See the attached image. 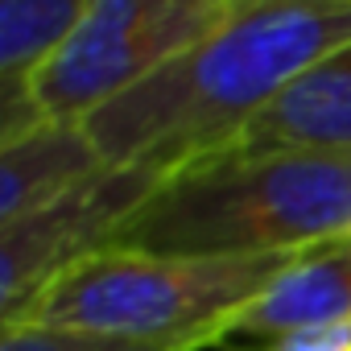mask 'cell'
<instances>
[{
  "instance_id": "11",
  "label": "cell",
  "mask_w": 351,
  "mask_h": 351,
  "mask_svg": "<svg viewBox=\"0 0 351 351\" xmlns=\"http://www.w3.org/2000/svg\"><path fill=\"white\" fill-rule=\"evenodd\" d=\"M232 351H351V322L318 326V330H298L265 343H228Z\"/></svg>"
},
{
  "instance_id": "8",
  "label": "cell",
  "mask_w": 351,
  "mask_h": 351,
  "mask_svg": "<svg viewBox=\"0 0 351 351\" xmlns=\"http://www.w3.org/2000/svg\"><path fill=\"white\" fill-rule=\"evenodd\" d=\"M91 0H0V145L38 128L29 83L79 29Z\"/></svg>"
},
{
  "instance_id": "6",
  "label": "cell",
  "mask_w": 351,
  "mask_h": 351,
  "mask_svg": "<svg viewBox=\"0 0 351 351\" xmlns=\"http://www.w3.org/2000/svg\"><path fill=\"white\" fill-rule=\"evenodd\" d=\"M223 153H351V46L298 75Z\"/></svg>"
},
{
  "instance_id": "2",
  "label": "cell",
  "mask_w": 351,
  "mask_h": 351,
  "mask_svg": "<svg viewBox=\"0 0 351 351\" xmlns=\"http://www.w3.org/2000/svg\"><path fill=\"white\" fill-rule=\"evenodd\" d=\"M351 236V153H215L116 228L108 248L157 256L306 252Z\"/></svg>"
},
{
  "instance_id": "1",
  "label": "cell",
  "mask_w": 351,
  "mask_h": 351,
  "mask_svg": "<svg viewBox=\"0 0 351 351\" xmlns=\"http://www.w3.org/2000/svg\"><path fill=\"white\" fill-rule=\"evenodd\" d=\"M351 46V0H236L186 54L83 120L104 165L161 178L223 153L298 75Z\"/></svg>"
},
{
  "instance_id": "3",
  "label": "cell",
  "mask_w": 351,
  "mask_h": 351,
  "mask_svg": "<svg viewBox=\"0 0 351 351\" xmlns=\"http://www.w3.org/2000/svg\"><path fill=\"white\" fill-rule=\"evenodd\" d=\"M310 252V248H306ZM302 252L261 256H157L104 248L46 281L0 326H58L128 339H186L228 330Z\"/></svg>"
},
{
  "instance_id": "9",
  "label": "cell",
  "mask_w": 351,
  "mask_h": 351,
  "mask_svg": "<svg viewBox=\"0 0 351 351\" xmlns=\"http://www.w3.org/2000/svg\"><path fill=\"white\" fill-rule=\"evenodd\" d=\"M99 169L104 157L83 124L42 120L25 136L0 145V228L50 207Z\"/></svg>"
},
{
  "instance_id": "5",
  "label": "cell",
  "mask_w": 351,
  "mask_h": 351,
  "mask_svg": "<svg viewBox=\"0 0 351 351\" xmlns=\"http://www.w3.org/2000/svg\"><path fill=\"white\" fill-rule=\"evenodd\" d=\"M161 186V173L132 165H104L50 207L0 228V322L75 261L104 252L116 228Z\"/></svg>"
},
{
  "instance_id": "10",
  "label": "cell",
  "mask_w": 351,
  "mask_h": 351,
  "mask_svg": "<svg viewBox=\"0 0 351 351\" xmlns=\"http://www.w3.org/2000/svg\"><path fill=\"white\" fill-rule=\"evenodd\" d=\"M0 351H203L219 347V330L186 335V339H128V335H91V330H58V326H0Z\"/></svg>"
},
{
  "instance_id": "4",
  "label": "cell",
  "mask_w": 351,
  "mask_h": 351,
  "mask_svg": "<svg viewBox=\"0 0 351 351\" xmlns=\"http://www.w3.org/2000/svg\"><path fill=\"white\" fill-rule=\"evenodd\" d=\"M232 9L236 0H91L29 95L46 120L83 124L203 42Z\"/></svg>"
},
{
  "instance_id": "7",
  "label": "cell",
  "mask_w": 351,
  "mask_h": 351,
  "mask_svg": "<svg viewBox=\"0 0 351 351\" xmlns=\"http://www.w3.org/2000/svg\"><path fill=\"white\" fill-rule=\"evenodd\" d=\"M335 322H351V236L302 252L248 310L236 314L228 343H265Z\"/></svg>"
}]
</instances>
